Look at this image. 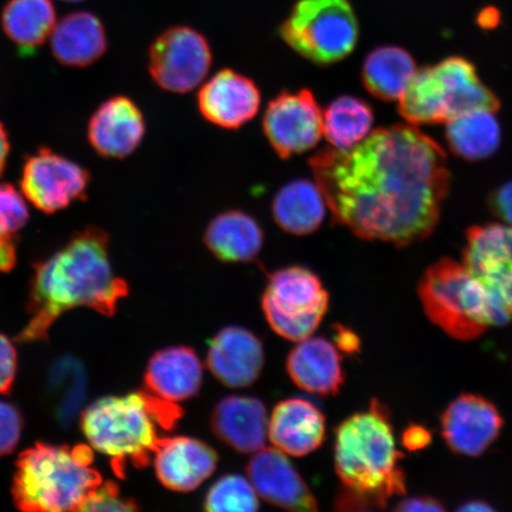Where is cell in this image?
Listing matches in <instances>:
<instances>
[{
	"instance_id": "cell-1",
	"label": "cell",
	"mask_w": 512,
	"mask_h": 512,
	"mask_svg": "<svg viewBox=\"0 0 512 512\" xmlns=\"http://www.w3.org/2000/svg\"><path fill=\"white\" fill-rule=\"evenodd\" d=\"M309 164L335 222L358 238L406 246L427 238L450 188L444 150L414 126L379 128Z\"/></svg>"
},
{
	"instance_id": "cell-2",
	"label": "cell",
	"mask_w": 512,
	"mask_h": 512,
	"mask_svg": "<svg viewBox=\"0 0 512 512\" xmlns=\"http://www.w3.org/2000/svg\"><path fill=\"white\" fill-rule=\"evenodd\" d=\"M108 241L100 228L83 229L36 266L30 286V320L17 336L18 342L44 341L51 325L75 307L114 315L128 286L112 270Z\"/></svg>"
},
{
	"instance_id": "cell-3",
	"label": "cell",
	"mask_w": 512,
	"mask_h": 512,
	"mask_svg": "<svg viewBox=\"0 0 512 512\" xmlns=\"http://www.w3.org/2000/svg\"><path fill=\"white\" fill-rule=\"evenodd\" d=\"M392 425L386 409L373 401L369 411L351 415L337 428L335 470L343 484L339 510L382 508L406 491Z\"/></svg>"
},
{
	"instance_id": "cell-4",
	"label": "cell",
	"mask_w": 512,
	"mask_h": 512,
	"mask_svg": "<svg viewBox=\"0 0 512 512\" xmlns=\"http://www.w3.org/2000/svg\"><path fill=\"white\" fill-rule=\"evenodd\" d=\"M177 403L158 398L145 389L121 396H106L82 414L81 427L89 444L111 459L117 476L124 477L128 463L150 464L162 439L182 418Z\"/></svg>"
},
{
	"instance_id": "cell-5",
	"label": "cell",
	"mask_w": 512,
	"mask_h": 512,
	"mask_svg": "<svg viewBox=\"0 0 512 512\" xmlns=\"http://www.w3.org/2000/svg\"><path fill=\"white\" fill-rule=\"evenodd\" d=\"M94 454L87 445L37 444L17 460L12 494L23 511H78L102 483L93 469Z\"/></svg>"
},
{
	"instance_id": "cell-6",
	"label": "cell",
	"mask_w": 512,
	"mask_h": 512,
	"mask_svg": "<svg viewBox=\"0 0 512 512\" xmlns=\"http://www.w3.org/2000/svg\"><path fill=\"white\" fill-rule=\"evenodd\" d=\"M426 315L458 341H472L490 326L511 318L494 293L464 265L443 259L428 268L419 284Z\"/></svg>"
},
{
	"instance_id": "cell-7",
	"label": "cell",
	"mask_w": 512,
	"mask_h": 512,
	"mask_svg": "<svg viewBox=\"0 0 512 512\" xmlns=\"http://www.w3.org/2000/svg\"><path fill=\"white\" fill-rule=\"evenodd\" d=\"M496 95L480 81L475 66L453 56L419 70L400 99L399 111L409 124H440L472 111L496 112Z\"/></svg>"
},
{
	"instance_id": "cell-8",
	"label": "cell",
	"mask_w": 512,
	"mask_h": 512,
	"mask_svg": "<svg viewBox=\"0 0 512 512\" xmlns=\"http://www.w3.org/2000/svg\"><path fill=\"white\" fill-rule=\"evenodd\" d=\"M288 47L320 67L348 57L358 41V22L350 0H298L280 27Z\"/></svg>"
},
{
	"instance_id": "cell-9",
	"label": "cell",
	"mask_w": 512,
	"mask_h": 512,
	"mask_svg": "<svg viewBox=\"0 0 512 512\" xmlns=\"http://www.w3.org/2000/svg\"><path fill=\"white\" fill-rule=\"evenodd\" d=\"M262 310L274 332L299 342L318 329L329 307V293L309 268L290 266L268 278Z\"/></svg>"
},
{
	"instance_id": "cell-10",
	"label": "cell",
	"mask_w": 512,
	"mask_h": 512,
	"mask_svg": "<svg viewBox=\"0 0 512 512\" xmlns=\"http://www.w3.org/2000/svg\"><path fill=\"white\" fill-rule=\"evenodd\" d=\"M213 51L207 38L190 27H174L160 34L149 51V72L166 92L194 91L207 78Z\"/></svg>"
},
{
	"instance_id": "cell-11",
	"label": "cell",
	"mask_w": 512,
	"mask_h": 512,
	"mask_svg": "<svg viewBox=\"0 0 512 512\" xmlns=\"http://www.w3.org/2000/svg\"><path fill=\"white\" fill-rule=\"evenodd\" d=\"M262 130L280 158L312 150L324 134L323 111L316 95L310 89L279 93L266 108Z\"/></svg>"
},
{
	"instance_id": "cell-12",
	"label": "cell",
	"mask_w": 512,
	"mask_h": 512,
	"mask_svg": "<svg viewBox=\"0 0 512 512\" xmlns=\"http://www.w3.org/2000/svg\"><path fill=\"white\" fill-rule=\"evenodd\" d=\"M91 175L73 160L41 147L25 159L21 187L29 202L46 214L85 201Z\"/></svg>"
},
{
	"instance_id": "cell-13",
	"label": "cell",
	"mask_w": 512,
	"mask_h": 512,
	"mask_svg": "<svg viewBox=\"0 0 512 512\" xmlns=\"http://www.w3.org/2000/svg\"><path fill=\"white\" fill-rule=\"evenodd\" d=\"M247 475L256 494L274 507L300 512L318 510L310 486L278 448L264 447L255 452L247 465Z\"/></svg>"
},
{
	"instance_id": "cell-14",
	"label": "cell",
	"mask_w": 512,
	"mask_h": 512,
	"mask_svg": "<svg viewBox=\"0 0 512 512\" xmlns=\"http://www.w3.org/2000/svg\"><path fill=\"white\" fill-rule=\"evenodd\" d=\"M197 105L209 123L226 130H238L259 113L261 92L247 76L233 69H222L204 83Z\"/></svg>"
},
{
	"instance_id": "cell-15",
	"label": "cell",
	"mask_w": 512,
	"mask_h": 512,
	"mask_svg": "<svg viewBox=\"0 0 512 512\" xmlns=\"http://www.w3.org/2000/svg\"><path fill=\"white\" fill-rule=\"evenodd\" d=\"M502 425L497 408L488 400L471 394L454 400L441 419V430L448 447L470 457H478L488 450Z\"/></svg>"
},
{
	"instance_id": "cell-16",
	"label": "cell",
	"mask_w": 512,
	"mask_h": 512,
	"mask_svg": "<svg viewBox=\"0 0 512 512\" xmlns=\"http://www.w3.org/2000/svg\"><path fill=\"white\" fill-rule=\"evenodd\" d=\"M146 133L144 114L125 95L113 96L100 105L89 120V144L106 158L124 159L138 149Z\"/></svg>"
},
{
	"instance_id": "cell-17",
	"label": "cell",
	"mask_w": 512,
	"mask_h": 512,
	"mask_svg": "<svg viewBox=\"0 0 512 512\" xmlns=\"http://www.w3.org/2000/svg\"><path fill=\"white\" fill-rule=\"evenodd\" d=\"M208 368L224 386L246 388L259 379L265 351L258 336L241 326H227L211 341Z\"/></svg>"
},
{
	"instance_id": "cell-18",
	"label": "cell",
	"mask_w": 512,
	"mask_h": 512,
	"mask_svg": "<svg viewBox=\"0 0 512 512\" xmlns=\"http://www.w3.org/2000/svg\"><path fill=\"white\" fill-rule=\"evenodd\" d=\"M217 463L214 448L190 437L162 438L155 453L159 482L175 492L196 490L213 475Z\"/></svg>"
},
{
	"instance_id": "cell-19",
	"label": "cell",
	"mask_w": 512,
	"mask_h": 512,
	"mask_svg": "<svg viewBox=\"0 0 512 512\" xmlns=\"http://www.w3.org/2000/svg\"><path fill=\"white\" fill-rule=\"evenodd\" d=\"M265 403L254 396L230 395L217 402L210 418L211 430L223 444L240 453H255L268 438Z\"/></svg>"
},
{
	"instance_id": "cell-20",
	"label": "cell",
	"mask_w": 512,
	"mask_h": 512,
	"mask_svg": "<svg viewBox=\"0 0 512 512\" xmlns=\"http://www.w3.org/2000/svg\"><path fill=\"white\" fill-rule=\"evenodd\" d=\"M325 437V415L311 401L297 398L281 401L268 420V438L288 456H307L322 446Z\"/></svg>"
},
{
	"instance_id": "cell-21",
	"label": "cell",
	"mask_w": 512,
	"mask_h": 512,
	"mask_svg": "<svg viewBox=\"0 0 512 512\" xmlns=\"http://www.w3.org/2000/svg\"><path fill=\"white\" fill-rule=\"evenodd\" d=\"M287 356L291 380L307 393L334 396L344 383L341 352L324 337H307L297 342Z\"/></svg>"
},
{
	"instance_id": "cell-22",
	"label": "cell",
	"mask_w": 512,
	"mask_h": 512,
	"mask_svg": "<svg viewBox=\"0 0 512 512\" xmlns=\"http://www.w3.org/2000/svg\"><path fill=\"white\" fill-rule=\"evenodd\" d=\"M203 382V364L196 351L185 345L159 350L145 371L146 389L166 401L195 398Z\"/></svg>"
},
{
	"instance_id": "cell-23",
	"label": "cell",
	"mask_w": 512,
	"mask_h": 512,
	"mask_svg": "<svg viewBox=\"0 0 512 512\" xmlns=\"http://www.w3.org/2000/svg\"><path fill=\"white\" fill-rule=\"evenodd\" d=\"M51 51L62 66L86 68L107 50V36L100 19L91 12L64 16L50 35Z\"/></svg>"
},
{
	"instance_id": "cell-24",
	"label": "cell",
	"mask_w": 512,
	"mask_h": 512,
	"mask_svg": "<svg viewBox=\"0 0 512 512\" xmlns=\"http://www.w3.org/2000/svg\"><path fill=\"white\" fill-rule=\"evenodd\" d=\"M264 230L252 215L227 210L210 221L203 241L210 253L222 262H251L264 246Z\"/></svg>"
},
{
	"instance_id": "cell-25",
	"label": "cell",
	"mask_w": 512,
	"mask_h": 512,
	"mask_svg": "<svg viewBox=\"0 0 512 512\" xmlns=\"http://www.w3.org/2000/svg\"><path fill=\"white\" fill-rule=\"evenodd\" d=\"M326 204L322 190L309 179H296L281 188L272 202L275 223L285 233L306 236L322 226Z\"/></svg>"
},
{
	"instance_id": "cell-26",
	"label": "cell",
	"mask_w": 512,
	"mask_h": 512,
	"mask_svg": "<svg viewBox=\"0 0 512 512\" xmlns=\"http://www.w3.org/2000/svg\"><path fill=\"white\" fill-rule=\"evenodd\" d=\"M416 73L413 57L395 46L379 47L364 60L362 81L367 91L383 101L400 100Z\"/></svg>"
},
{
	"instance_id": "cell-27",
	"label": "cell",
	"mask_w": 512,
	"mask_h": 512,
	"mask_svg": "<svg viewBox=\"0 0 512 512\" xmlns=\"http://www.w3.org/2000/svg\"><path fill=\"white\" fill-rule=\"evenodd\" d=\"M494 113L472 111L448 121L446 138L451 150L471 162L494 155L501 144V128Z\"/></svg>"
},
{
	"instance_id": "cell-28",
	"label": "cell",
	"mask_w": 512,
	"mask_h": 512,
	"mask_svg": "<svg viewBox=\"0 0 512 512\" xmlns=\"http://www.w3.org/2000/svg\"><path fill=\"white\" fill-rule=\"evenodd\" d=\"M56 25L50 0H9L2 12V27L10 40L23 49L42 46Z\"/></svg>"
},
{
	"instance_id": "cell-29",
	"label": "cell",
	"mask_w": 512,
	"mask_h": 512,
	"mask_svg": "<svg viewBox=\"0 0 512 512\" xmlns=\"http://www.w3.org/2000/svg\"><path fill=\"white\" fill-rule=\"evenodd\" d=\"M323 119L324 136L332 149L348 151L368 137L374 111L367 101L343 95L331 102Z\"/></svg>"
},
{
	"instance_id": "cell-30",
	"label": "cell",
	"mask_w": 512,
	"mask_h": 512,
	"mask_svg": "<svg viewBox=\"0 0 512 512\" xmlns=\"http://www.w3.org/2000/svg\"><path fill=\"white\" fill-rule=\"evenodd\" d=\"M512 264V227L491 223L467 232L464 266L476 278Z\"/></svg>"
},
{
	"instance_id": "cell-31",
	"label": "cell",
	"mask_w": 512,
	"mask_h": 512,
	"mask_svg": "<svg viewBox=\"0 0 512 512\" xmlns=\"http://www.w3.org/2000/svg\"><path fill=\"white\" fill-rule=\"evenodd\" d=\"M203 507L210 512H254L259 510L260 503L251 480L227 475L211 486Z\"/></svg>"
},
{
	"instance_id": "cell-32",
	"label": "cell",
	"mask_w": 512,
	"mask_h": 512,
	"mask_svg": "<svg viewBox=\"0 0 512 512\" xmlns=\"http://www.w3.org/2000/svg\"><path fill=\"white\" fill-rule=\"evenodd\" d=\"M29 221V209L24 197L14 185L0 183V236L14 238Z\"/></svg>"
},
{
	"instance_id": "cell-33",
	"label": "cell",
	"mask_w": 512,
	"mask_h": 512,
	"mask_svg": "<svg viewBox=\"0 0 512 512\" xmlns=\"http://www.w3.org/2000/svg\"><path fill=\"white\" fill-rule=\"evenodd\" d=\"M137 504L121 497L118 485L101 483L89 494L78 511H136Z\"/></svg>"
},
{
	"instance_id": "cell-34",
	"label": "cell",
	"mask_w": 512,
	"mask_h": 512,
	"mask_svg": "<svg viewBox=\"0 0 512 512\" xmlns=\"http://www.w3.org/2000/svg\"><path fill=\"white\" fill-rule=\"evenodd\" d=\"M23 419L15 406L0 401V457L15 450L21 439Z\"/></svg>"
},
{
	"instance_id": "cell-35",
	"label": "cell",
	"mask_w": 512,
	"mask_h": 512,
	"mask_svg": "<svg viewBox=\"0 0 512 512\" xmlns=\"http://www.w3.org/2000/svg\"><path fill=\"white\" fill-rule=\"evenodd\" d=\"M479 280L495 294L512 317V264L498 268Z\"/></svg>"
},
{
	"instance_id": "cell-36",
	"label": "cell",
	"mask_w": 512,
	"mask_h": 512,
	"mask_svg": "<svg viewBox=\"0 0 512 512\" xmlns=\"http://www.w3.org/2000/svg\"><path fill=\"white\" fill-rule=\"evenodd\" d=\"M17 370V355L14 344L0 335V394L9 392Z\"/></svg>"
},
{
	"instance_id": "cell-37",
	"label": "cell",
	"mask_w": 512,
	"mask_h": 512,
	"mask_svg": "<svg viewBox=\"0 0 512 512\" xmlns=\"http://www.w3.org/2000/svg\"><path fill=\"white\" fill-rule=\"evenodd\" d=\"M490 207L494 214L512 227V182L498 188L490 197Z\"/></svg>"
},
{
	"instance_id": "cell-38",
	"label": "cell",
	"mask_w": 512,
	"mask_h": 512,
	"mask_svg": "<svg viewBox=\"0 0 512 512\" xmlns=\"http://www.w3.org/2000/svg\"><path fill=\"white\" fill-rule=\"evenodd\" d=\"M396 510L399 511H444V505L430 497H415L402 501Z\"/></svg>"
},
{
	"instance_id": "cell-39",
	"label": "cell",
	"mask_w": 512,
	"mask_h": 512,
	"mask_svg": "<svg viewBox=\"0 0 512 512\" xmlns=\"http://www.w3.org/2000/svg\"><path fill=\"white\" fill-rule=\"evenodd\" d=\"M16 265L14 238L0 236V272H9Z\"/></svg>"
},
{
	"instance_id": "cell-40",
	"label": "cell",
	"mask_w": 512,
	"mask_h": 512,
	"mask_svg": "<svg viewBox=\"0 0 512 512\" xmlns=\"http://www.w3.org/2000/svg\"><path fill=\"white\" fill-rule=\"evenodd\" d=\"M431 435L422 427H412L406 431L403 441L405 445L411 450H419V448L425 447L430 441Z\"/></svg>"
},
{
	"instance_id": "cell-41",
	"label": "cell",
	"mask_w": 512,
	"mask_h": 512,
	"mask_svg": "<svg viewBox=\"0 0 512 512\" xmlns=\"http://www.w3.org/2000/svg\"><path fill=\"white\" fill-rule=\"evenodd\" d=\"M336 341V347L339 349V351L343 352L356 351L358 349V344H360L358 343L357 337L354 334H352L351 331L342 328V326H339Z\"/></svg>"
},
{
	"instance_id": "cell-42",
	"label": "cell",
	"mask_w": 512,
	"mask_h": 512,
	"mask_svg": "<svg viewBox=\"0 0 512 512\" xmlns=\"http://www.w3.org/2000/svg\"><path fill=\"white\" fill-rule=\"evenodd\" d=\"M10 153V140L8 131L5 126L0 123V177L3 176L6 163H8V157Z\"/></svg>"
},
{
	"instance_id": "cell-43",
	"label": "cell",
	"mask_w": 512,
	"mask_h": 512,
	"mask_svg": "<svg viewBox=\"0 0 512 512\" xmlns=\"http://www.w3.org/2000/svg\"><path fill=\"white\" fill-rule=\"evenodd\" d=\"M464 511H488L491 510V507L489 505L480 503V502H472L467 505H464L462 508Z\"/></svg>"
},
{
	"instance_id": "cell-44",
	"label": "cell",
	"mask_w": 512,
	"mask_h": 512,
	"mask_svg": "<svg viewBox=\"0 0 512 512\" xmlns=\"http://www.w3.org/2000/svg\"><path fill=\"white\" fill-rule=\"evenodd\" d=\"M63 2L78 3L82 2V0H63Z\"/></svg>"
}]
</instances>
